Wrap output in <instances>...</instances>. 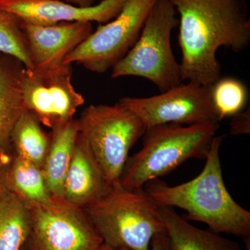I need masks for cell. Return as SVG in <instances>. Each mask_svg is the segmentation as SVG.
Wrapping results in <instances>:
<instances>
[{"label":"cell","mask_w":250,"mask_h":250,"mask_svg":"<svg viewBox=\"0 0 250 250\" xmlns=\"http://www.w3.org/2000/svg\"><path fill=\"white\" fill-rule=\"evenodd\" d=\"M24 67L18 59L0 53V153L12 149L13 131L27 111L21 85Z\"/></svg>","instance_id":"5bb4252c"},{"label":"cell","mask_w":250,"mask_h":250,"mask_svg":"<svg viewBox=\"0 0 250 250\" xmlns=\"http://www.w3.org/2000/svg\"><path fill=\"white\" fill-rule=\"evenodd\" d=\"M246 244V250H250V238L244 240Z\"/></svg>","instance_id":"83f0119b"},{"label":"cell","mask_w":250,"mask_h":250,"mask_svg":"<svg viewBox=\"0 0 250 250\" xmlns=\"http://www.w3.org/2000/svg\"><path fill=\"white\" fill-rule=\"evenodd\" d=\"M125 1L103 0L98 4L82 7L60 0H0V9L35 24L107 23L121 12Z\"/></svg>","instance_id":"7c38bea8"},{"label":"cell","mask_w":250,"mask_h":250,"mask_svg":"<svg viewBox=\"0 0 250 250\" xmlns=\"http://www.w3.org/2000/svg\"><path fill=\"white\" fill-rule=\"evenodd\" d=\"M250 109L241 111L231 116L230 123L229 134L232 136L242 134H250Z\"/></svg>","instance_id":"7402d4cb"},{"label":"cell","mask_w":250,"mask_h":250,"mask_svg":"<svg viewBox=\"0 0 250 250\" xmlns=\"http://www.w3.org/2000/svg\"><path fill=\"white\" fill-rule=\"evenodd\" d=\"M156 1L126 0L118 16L99 26L65 57L64 63L75 62L96 73H104L113 68L139 39Z\"/></svg>","instance_id":"52a82bcc"},{"label":"cell","mask_w":250,"mask_h":250,"mask_svg":"<svg viewBox=\"0 0 250 250\" xmlns=\"http://www.w3.org/2000/svg\"><path fill=\"white\" fill-rule=\"evenodd\" d=\"M14 154L13 149L0 153V199L9 192L6 183V174Z\"/></svg>","instance_id":"603a6c76"},{"label":"cell","mask_w":250,"mask_h":250,"mask_svg":"<svg viewBox=\"0 0 250 250\" xmlns=\"http://www.w3.org/2000/svg\"><path fill=\"white\" fill-rule=\"evenodd\" d=\"M77 121L80 134L108 184L118 183L129 150L143 137L146 125L119 102L113 105H90Z\"/></svg>","instance_id":"8992f818"},{"label":"cell","mask_w":250,"mask_h":250,"mask_svg":"<svg viewBox=\"0 0 250 250\" xmlns=\"http://www.w3.org/2000/svg\"><path fill=\"white\" fill-rule=\"evenodd\" d=\"M29 208L34 250H97L103 243L82 208L56 200Z\"/></svg>","instance_id":"9c48e42d"},{"label":"cell","mask_w":250,"mask_h":250,"mask_svg":"<svg viewBox=\"0 0 250 250\" xmlns=\"http://www.w3.org/2000/svg\"><path fill=\"white\" fill-rule=\"evenodd\" d=\"M111 186L79 132L64 181V201L85 209L99 201Z\"/></svg>","instance_id":"4fadbf2b"},{"label":"cell","mask_w":250,"mask_h":250,"mask_svg":"<svg viewBox=\"0 0 250 250\" xmlns=\"http://www.w3.org/2000/svg\"><path fill=\"white\" fill-rule=\"evenodd\" d=\"M30 208L8 192L0 199V250H22L30 238Z\"/></svg>","instance_id":"ac0fdd59"},{"label":"cell","mask_w":250,"mask_h":250,"mask_svg":"<svg viewBox=\"0 0 250 250\" xmlns=\"http://www.w3.org/2000/svg\"><path fill=\"white\" fill-rule=\"evenodd\" d=\"M211 99L220 121L243 111L248 101L246 85L232 77L219 79L212 85Z\"/></svg>","instance_id":"44dd1931"},{"label":"cell","mask_w":250,"mask_h":250,"mask_svg":"<svg viewBox=\"0 0 250 250\" xmlns=\"http://www.w3.org/2000/svg\"><path fill=\"white\" fill-rule=\"evenodd\" d=\"M177 15L170 0H156L139 39L112 68V78L142 77L150 81L161 93L183 83L180 63L171 46L172 31L179 26Z\"/></svg>","instance_id":"5b68a950"},{"label":"cell","mask_w":250,"mask_h":250,"mask_svg":"<svg viewBox=\"0 0 250 250\" xmlns=\"http://www.w3.org/2000/svg\"><path fill=\"white\" fill-rule=\"evenodd\" d=\"M225 136H215L205 167L195 178L176 186L153 179L143 189L158 205L186 210V220L201 222L213 231L244 241L250 238V213L233 200L224 182L220 149Z\"/></svg>","instance_id":"7a4b0ae2"},{"label":"cell","mask_w":250,"mask_h":250,"mask_svg":"<svg viewBox=\"0 0 250 250\" xmlns=\"http://www.w3.org/2000/svg\"><path fill=\"white\" fill-rule=\"evenodd\" d=\"M159 211L172 250H241L238 243L220 233L189 223L172 207L159 205Z\"/></svg>","instance_id":"9a60e30c"},{"label":"cell","mask_w":250,"mask_h":250,"mask_svg":"<svg viewBox=\"0 0 250 250\" xmlns=\"http://www.w3.org/2000/svg\"><path fill=\"white\" fill-rule=\"evenodd\" d=\"M41 125L32 112L24 111L13 131L11 147L16 155L42 169L50 146L51 136Z\"/></svg>","instance_id":"d6986e66"},{"label":"cell","mask_w":250,"mask_h":250,"mask_svg":"<svg viewBox=\"0 0 250 250\" xmlns=\"http://www.w3.org/2000/svg\"><path fill=\"white\" fill-rule=\"evenodd\" d=\"M22 250H34V248H32V246H31L30 242L29 241L27 242V244L25 245V246L24 247V248H23Z\"/></svg>","instance_id":"4316f807"},{"label":"cell","mask_w":250,"mask_h":250,"mask_svg":"<svg viewBox=\"0 0 250 250\" xmlns=\"http://www.w3.org/2000/svg\"><path fill=\"white\" fill-rule=\"evenodd\" d=\"M60 1H65L69 2V4L71 3L76 6L85 7V6H92L95 0H60Z\"/></svg>","instance_id":"d4e9b609"},{"label":"cell","mask_w":250,"mask_h":250,"mask_svg":"<svg viewBox=\"0 0 250 250\" xmlns=\"http://www.w3.org/2000/svg\"><path fill=\"white\" fill-rule=\"evenodd\" d=\"M120 103L134 112L146 128L164 124L220 123L211 86L188 82L149 98L125 97Z\"/></svg>","instance_id":"ba28073f"},{"label":"cell","mask_w":250,"mask_h":250,"mask_svg":"<svg viewBox=\"0 0 250 250\" xmlns=\"http://www.w3.org/2000/svg\"><path fill=\"white\" fill-rule=\"evenodd\" d=\"M21 26L27 39L32 69L38 70L62 65L65 57L93 31L89 22L40 24L21 21Z\"/></svg>","instance_id":"8fae6325"},{"label":"cell","mask_w":250,"mask_h":250,"mask_svg":"<svg viewBox=\"0 0 250 250\" xmlns=\"http://www.w3.org/2000/svg\"><path fill=\"white\" fill-rule=\"evenodd\" d=\"M71 65L63 63L46 70L24 67L23 70L21 85L26 109L52 130L73 120L85 102L72 85Z\"/></svg>","instance_id":"30bf717a"},{"label":"cell","mask_w":250,"mask_h":250,"mask_svg":"<svg viewBox=\"0 0 250 250\" xmlns=\"http://www.w3.org/2000/svg\"><path fill=\"white\" fill-rule=\"evenodd\" d=\"M0 53L14 57L27 69H32L27 39L18 16L0 9Z\"/></svg>","instance_id":"ffe728a7"},{"label":"cell","mask_w":250,"mask_h":250,"mask_svg":"<svg viewBox=\"0 0 250 250\" xmlns=\"http://www.w3.org/2000/svg\"><path fill=\"white\" fill-rule=\"evenodd\" d=\"M150 250H172L165 230L156 233L150 243Z\"/></svg>","instance_id":"cb8c5ba5"},{"label":"cell","mask_w":250,"mask_h":250,"mask_svg":"<svg viewBox=\"0 0 250 250\" xmlns=\"http://www.w3.org/2000/svg\"><path fill=\"white\" fill-rule=\"evenodd\" d=\"M97 250H130L126 249V248H120V247H116L111 246L107 243H103L101 246L99 247Z\"/></svg>","instance_id":"484cf974"},{"label":"cell","mask_w":250,"mask_h":250,"mask_svg":"<svg viewBox=\"0 0 250 250\" xmlns=\"http://www.w3.org/2000/svg\"><path fill=\"white\" fill-rule=\"evenodd\" d=\"M6 183L9 191L29 208L54 200L47 190L42 169L15 153L8 167Z\"/></svg>","instance_id":"e0dca14e"},{"label":"cell","mask_w":250,"mask_h":250,"mask_svg":"<svg viewBox=\"0 0 250 250\" xmlns=\"http://www.w3.org/2000/svg\"><path fill=\"white\" fill-rule=\"evenodd\" d=\"M179 16L182 80L212 86L220 79V47L240 52L250 43L248 0H170Z\"/></svg>","instance_id":"6da1fadb"},{"label":"cell","mask_w":250,"mask_h":250,"mask_svg":"<svg viewBox=\"0 0 250 250\" xmlns=\"http://www.w3.org/2000/svg\"><path fill=\"white\" fill-rule=\"evenodd\" d=\"M84 211L103 243L130 250H150L156 233L164 231L159 205L144 189L112 184L99 201Z\"/></svg>","instance_id":"277c9868"},{"label":"cell","mask_w":250,"mask_h":250,"mask_svg":"<svg viewBox=\"0 0 250 250\" xmlns=\"http://www.w3.org/2000/svg\"><path fill=\"white\" fill-rule=\"evenodd\" d=\"M220 123L164 124L146 129L143 147L129 156L120 177L123 187L143 189L190 159H206Z\"/></svg>","instance_id":"3957f363"},{"label":"cell","mask_w":250,"mask_h":250,"mask_svg":"<svg viewBox=\"0 0 250 250\" xmlns=\"http://www.w3.org/2000/svg\"><path fill=\"white\" fill-rule=\"evenodd\" d=\"M79 132L78 121L75 119L52 130L50 146L42 171L47 190L54 200H63L64 181Z\"/></svg>","instance_id":"2e32d148"}]
</instances>
